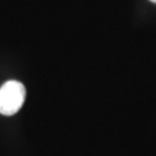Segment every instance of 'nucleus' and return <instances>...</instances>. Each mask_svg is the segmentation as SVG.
I'll return each instance as SVG.
<instances>
[{"mask_svg": "<svg viewBox=\"0 0 156 156\" xmlns=\"http://www.w3.org/2000/svg\"><path fill=\"white\" fill-rule=\"evenodd\" d=\"M149 1H151V2H154V4H156V0H149Z\"/></svg>", "mask_w": 156, "mask_h": 156, "instance_id": "obj_2", "label": "nucleus"}, {"mask_svg": "<svg viewBox=\"0 0 156 156\" xmlns=\"http://www.w3.org/2000/svg\"><path fill=\"white\" fill-rule=\"evenodd\" d=\"M26 100V88L19 81H8L0 88V113L13 116L21 108Z\"/></svg>", "mask_w": 156, "mask_h": 156, "instance_id": "obj_1", "label": "nucleus"}]
</instances>
